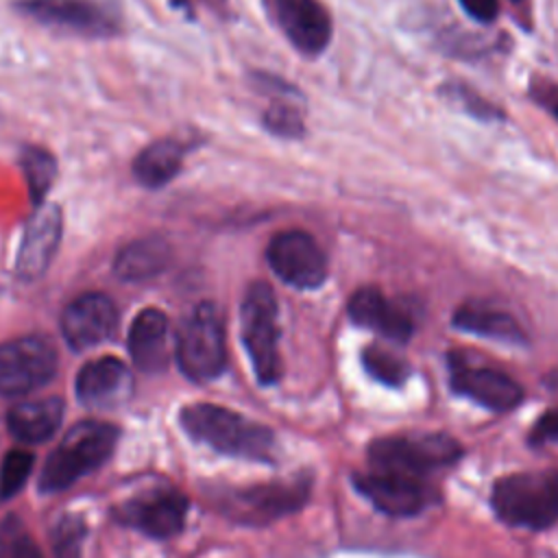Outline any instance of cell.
Instances as JSON below:
<instances>
[{
    "label": "cell",
    "instance_id": "cell-1",
    "mask_svg": "<svg viewBox=\"0 0 558 558\" xmlns=\"http://www.w3.org/2000/svg\"><path fill=\"white\" fill-rule=\"evenodd\" d=\"M181 425L192 438L222 453L251 460L272 458V432L227 408L214 403L187 405L181 410Z\"/></svg>",
    "mask_w": 558,
    "mask_h": 558
},
{
    "label": "cell",
    "instance_id": "cell-2",
    "mask_svg": "<svg viewBox=\"0 0 558 558\" xmlns=\"http://www.w3.org/2000/svg\"><path fill=\"white\" fill-rule=\"evenodd\" d=\"M495 514L514 527L543 530L558 521V471H521L504 475L490 493Z\"/></svg>",
    "mask_w": 558,
    "mask_h": 558
},
{
    "label": "cell",
    "instance_id": "cell-3",
    "mask_svg": "<svg viewBox=\"0 0 558 558\" xmlns=\"http://www.w3.org/2000/svg\"><path fill=\"white\" fill-rule=\"evenodd\" d=\"M116 438L118 429L102 421H83L74 425L48 456L39 488L46 493L65 490L111 456Z\"/></svg>",
    "mask_w": 558,
    "mask_h": 558
},
{
    "label": "cell",
    "instance_id": "cell-4",
    "mask_svg": "<svg viewBox=\"0 0 558 558\" xmlns=\"http://www.w3.org/2000/svg\"><path fill=\"white\" fill-rule=\"evenodd\" d=\"M240 327L257 379L266 386L275 384L281 377L279 307L277 296L266 281L248 286L240 307Z\"/></svg>",
    "mask_w": 558,
    "mask_h": 558
},
{
    "label": "cell",
    "instance_id": "cell-5",
    "mask_svg": "<svg viewBox=\"0 0 558 558\" xmlns=\"http://www.w3.org/2000/svg\"><path fill=\"white\" fill-rule=\"evenodd\" d=\"M462 447L447 434L384 436L368 445V464L373 471L399 473L425 480L427 473L453 464Z\"/></svg>",
    "mask_w": 558,
    "mask_h": 558
},
{
    "label": "cell",
    "instance_id": "cell-6",
    "mask_svg": "<svg viewBox=\"0 0 558 558\" xmlns=\"http://www.w3.org/2000/svg\"><path fill=\"white\" fill-rule=\"evenodd\" d=\"M179 368L194 381H209L225 371L227 342L218 310L198 303L181 323L174 342Z\"/></svg>",
    "mask_w": 558,
    "mask_h": 558
},
{
    "label": "cell",
    "instance_id": "cell-7",
    "mask_svg": "<svg viewBox=\"0 0 558 558\" xmlns=\"http://www.w3.org/2000/svg\"><path fill=\"white\" fill-rule=\"evenodd\" d=\"M57 373V349L44 336L0 344V395L20 397L48 384Z\"/></svg>",
    "mask_w": 558,
    "mask_h": 558
},
{
    "label": "cell",
    "instance_id": "cell-8",
    "mask_svg": "<svg viewBox=\"0 0 558 558\" xmlns=\"http://www.w3.org/2000/svg\"><path fill=\"white\" fill-rule=\"evenodd\" d=\"M20 9L44 26L85 37H109L120 28L113 0H22Z\"/></svg>",
    "mask_w": 558,
    "mask_h": 558
},
{
    "label": "cell",
    "instance_id": "cell-9",
    "mask_svg": "<svg viewBox=\"0 0 558 558\" xmlns=\"http://www.w3.org/2000/svg\"><path fill=\"white\" fill-rule=\"evenodd\" d=\"M266 259L283 283L299 290H314L327 279V257L320 244L301 229L277 233L266 248Z\"/></svg>",
    "mask_w": 558,
    "mask_h": 558
},
{
    "label": "cell",
    "instance_id": "cell-10",
    "mask_svg": "<svg viewBox=\"0 0 558 558\" xmlns=\"http://www.w3.org/2000/svg\"><path fill=\"white\" fill-rule=\"evenodd\" d=\"M355 488L381 512L390 517L418 514L432 499V486L421 477L368 471L353 477Z\"/></svg>",
    "mask_w": 558,
    "mask_h": 558
},
{
    "label": "cell",
    "instance_id": "cell-11",
    "mask_svg": "<svg viewBox=\"0 0 558 558\" xmlns=\"http://www.w3.org/2000/svg\"><path fill=\"white\" fill-rule=\"evenodd\" d=\"M449 364H451V388L458 395L493 412H508L521 403L523 388L508 373L490 366L466 364L458 355H451Z\"/></svg>",
    "mask_w": 558,
    "mask_h": 558
},
{
    "label": "cell",
    "instance_id": "cell-12",
    "mask_svg": "<svg viewBox=\"0 0 558 558\" xmlns=\"http://www.w3.org/2000/svg\"><path fill=\"white\" fill-rule=\"evenodd\" d=\"M118 323L116 303L102 292H85L70 301L61 314L65 342L81 351L105 342Z\"/></svg>",
    "mask_w": 558,
    "mask_h": 558
},
{
    "label": "cell",
    "instance_id": "cell-13",
    "mask_svg": "<svg viewBox=\"0 0 558 558\" xmlns=\"http://www.w3.org/2000/svg\"><path fill=\"white\" fill-rule=\"evenodd\" d=\"M63 218L57 205H41L28 220L15 259V272L20 279L41 277L61 242Z\"/></svg>",
    "mask_w": 558,
    "mask_h": 558
},
{
    "label": "cell",
    "instance_id": "cell-14",
    "mask_svg": "<svg viewBox=\"0 0 558 558\" xmlns=\"http://www.w3.org/2000/svg\"><path fill=\"white\" fill-rule=\"evenodd\" d=\"M187 499L177 490H157L129 501L120 517L153 538H170L183 530Z\"/></svg>",
    "mask_w": 558,
    "mask_h": 558
},
{
    "label": "cell",
    "instance_id": "cell-15",
    "mask_svg": "<svg viewBox=\"0 0 558 558\" xmlns=\"http://www.w3.org/2000/svg\"><path fill=\"white\" fill-rule=\"evenodd\" d=\"M286 37L305 54H318L331 39V17L320 0H275Z\"/></svg>",
    "mask_w": 558,
    "mask_h": 558
},
{
    "label": "cell",
    "instance_id": "cell-16",
    "mask_svg": "<svg viewBox=\"0 0 558 558\" xmlns=\"http://www.w3.org/2000/svg\"><path fill=\"white\" fill-rule=\"evenodd\" d=\"M347 312L355 325L373 329L392 342H408L414 333L410 314L377 288L355 290L347 303Z\"/></svg>",
    "mask_w": 558,
    "mask_h": 558
},
{
    "label": "cell",
    "instance_id": "cell-17",
    "mask_svg": "<svg viewBox=\"0 0 558 558\" xmlns=\"http://www.w3.org/2000/svg\"><path fill=\"white\" fill-rule=\"evenodd\" d=\"M129 366L111 355L87 362L76 375V395L85 405L113 408L131 395Z\"/></svg>",
    "mask_w": 558,
    "mask_h": 558
},
{
    "label": "cell",
    "instance_id": "cell-18",
    "mask_svg": "<svg viewBox=\"0 0 558 558\" xmlns=\"http://www.w3.org/2000/svg\"><path fill=\"white\" fill-rule=\"evenodd\" d=\"M129 353L133 364L146 373L166 368L170 355V325L161 310L148 307L135 316L129 329Z\"/></svg>",
    "mask_w": 558,
    "mask_h": 558
},
{
    "label": "cell",
    "instance_id": "cell-19",
    "mask_svg": "<svg viewBox=\"0 0 558 558\" xmlns=\"http://www.w3.org/2000/svg\"><path fill=\"white\" fill-rule=\"evenodd\" d=\"M63 401L59 397H46L35 401L15 403L7 414V425L20 442H44L61 425Z\"/></svg>",
    "mask_w": 558,
    "mask_h": 558
},
{
    "label": "cell",
    "instance_id": "cell-20",
    "mask_svg": "<svg viewBox=\"0 0 558 558\" xmlns=\"http://www.w3.org/2000/svg\"><path fill=\"white\" fill-rule=\"evenodd\" d=\"M170 257H172V248L166 240L142 238L126 244L118 253L113 262V272L122 281L153 279L166 270V266L170 264Z\"/></svg>",
    "mask_w": 558,
    "mask_h": 558
},
{
    "label": "cell",
    "instance_id": "cell-21",
    "mask_svg": "<svg viewBox=\"0 0 558 558\" xmlns=\"http://www.w3.org/2000/svg\"><path fill=\"white\" fill-rule=\"evenodd\" d=\"M451 325L460 331L493 338L499 342H510V344H523L525 333L521 325L501 310L488 307V305H477V303H466L456 310Z\"/></svg>",
    "mask_w": 558,
    "mask_h": 558
},
{
    "label": "cell",
    "instance_id": "cell-22",
    "mask_svg": "<svg viewBox=\"0 0 558 558\" xmlns=\"http://www.w3.org/2000/svg\"><path fill=\"white\" fill-rule=\"evenodd\" d=\"M183 144L172 137H161L148 144L133 161L135 179L146 187L170 183L183 166Z\"/></svg>",
    "mask_w": 558,
    "mask_h": 558
},
{
    "label": "cell",
    "instance_id": "cell-23",
    "mask_svg": "<svg viewBox=\"0 0 558 558\" xmlns=\"http://www.w3.org/2000/svg\"><path fill=\"white\" fill-rule=\"evenodd\" d=\"M305 497L303 486H264L253 488L235 497V514L242 519H275L279 514H286L292 508H299V504Z\"/></svg>",
    "mask_w": 558,
    "mask_h": 558
},
{
    "label": "cell",
    "instance_id": "cell-24",
    "mask_svg": "<svg viewBox=\"0 0 558 558\" xmlns=\"http://www.w3.org/2000/svg\"><path fill=\"white\" fill-rule=\"evenodd\" d=\"M22 170H24L33 201L41 203V198L48 194V190L57 177L54 157L44 148H28V150H24V157H22Z\"/></svg>",
    "mask_w": 558,
    "mask_h": 558
},
{
    "label": "cell",
    "instance_id": "cell-25",
    "mask_svg": "<svg viewBox=\"0 0 558 558\" xmlns=\"http://www.w3.org/2000/svg\"><path fill=\"white\" fill-rule=\"evenodd\" d=\"M0 558H41L35 538L15 514L0 521Z\"/></svg>",
    "mask_w": 558,
    "mask_h": 558
},
{
    "label": "cell",
    "instance_id": "cell-26",
    "mask_svg": "<svg viewBox=\"0 0 558 558\" xmlns=\"http://www.w3.org/2000/svg\"><path fill=\"white\" fill-rule=\"evenodd\" d=\"M362 362H364V368L368 371V375L386 386H401L408 377V364L375 344L364 349Z\"/></svg>",
    "mask_w": 558,
    "mask_h": 558
},
{
    "label": "cell",
    "instance_id": "cell-27",
    "mask_svg": "<svg viewBox=\"0 0 558 558\" xmlns=\"http://www.w3.org/2000/svg\"><path fill=\"white\" fill-rule=\"evenodd\" d=\"M31 469H33V453L22 449L9 451L0 466V497L15 495L26 482Z\"/></svg>",
    "mask_w": 558,
    "mask_h": 558
},
{
    "label": "cell",
    "instance_id": "cell-28",
    "mask_svg": "<svg viewBox=\"0 0 558 558\" xmlns=\"http://www.w3.org/2000/svg\"><path fill=\"white\" fill-rule=\"evenodd\" d=\"M85 538V525L76 517H65L59 521L54 532V554L57 558H81Z\"/></svg>",
    "mask_w": 558,
    "mask_h": 558
},
{
    "label": "cell",
    "instance_id": "cell-29",
    "mask_svg": "<svg viewBox=\"0 0 558 558\" xmlns=\"http://www.w3.org/2000/svg\"><path fill=\"white\" fill-rule=\"evenodd\" d=\"M266 126L272 131V133H279L283 137H296L303 133V118L299 113L296 107H292L290 102H279V105H272L268 111H266V118H264Z\"/></svg>",
    "mask_w": 558,
    "mask_h": 558
},
{
    "label": "cell",
    "instance_id": "cell-30",
    "mask_svg": "<svg viewBox=\"0 0 558 558\" xmlns=\"http://www.w3.org/2000/svg\"><path fill=\"white\" fill-rule=\"evenodd\" d=\"M530 440L534 445H547L558 442V408L547 410L536 418V423L530 429Z\"/></svg>",
    "mask_w": 558,
    "mask_h": 558
},
{
    "label": "cell",
    "instance_id": "cell-31",
    "mask_svg": "<svg viewBox=\"0 0 558 558\" xmlns=\"http://www.w3.org/2000/svg\"><path fill=\"white\" fill-rule=\"evenodd\" d=\"M466 15L480 24H490L499 13V0H458Z\"/></svg>",
    "mask_w": 558,
    "mask_h": 558
},
{
    "label": "cell",
    "instance_id": "cell-32",
    "mask_svg": "<svg viewBox=\"0 0 558 558\" xmlns=\"http://www.w3.org/2000/svg\"><path fill=\"white\" fill-rule=\"evenodd\" d=\"M551 111H554V116H556V120H558V105H556Z\"/></svg>",
    "mask_w": 558,
    "mask_h": 558
},
{
    "label": "cell",
    "instance_id": "cell-33",
    "mask_svg": "<svg viewBox=\"0 0 558 558\" xmlns=\"http://www.w3.org/2000/svg\"><path fill=\"white\" fill-rule=\"evenodd\" d=\"M514 2H519V0H514Z\"/></svg>",
    "mask_w": 558,
    "mask_h": 558
}]
</instances>
